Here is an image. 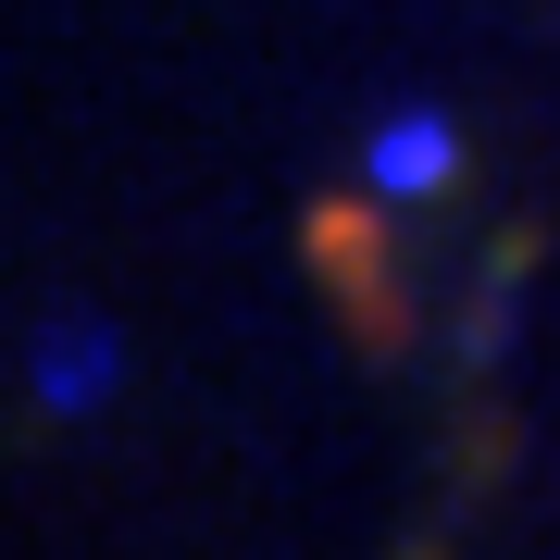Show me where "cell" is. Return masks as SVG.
I'll return each mask as SVG.
<instances>
[{"mask_svg": "<svg viewBox=\"0 0 560 560\" xmlns=\"http://www.w3.org/2000/svg\"><path fill=\"white\" fill-rule=\"evenodd\" d=\"M101 337H88V324H62V349H38V399L50 411H88V399H101Z\"/></svg>", "mask_w": 560, "mask_h": 560, "instance_id": "7a4b0ae2", "label": "cell"}, {"mask_svg": "<svg viewBox=\"0 0 560 560\" xmlns=\"http://www.w3.org/2000/svg\"><path fill=\"white\" fill-rule=\"evenodd\" d=\"M460 175V138H448V113H399L374 138V187L386 200H423V187H448Z\"/></svg>", "mask_w": 560, "mask_h": 560, "instance_id": "6da1fadb", "label": "cell"}]
</instances>
